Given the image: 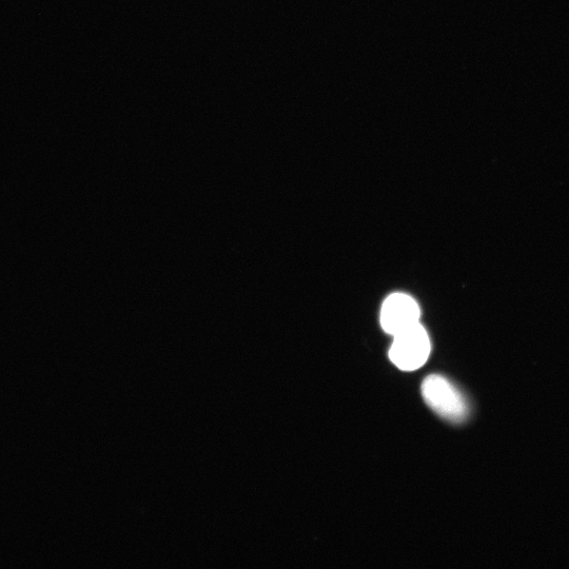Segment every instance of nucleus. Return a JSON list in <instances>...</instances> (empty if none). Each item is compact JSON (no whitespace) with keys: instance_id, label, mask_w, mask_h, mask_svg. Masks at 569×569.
Returning a JSON list of instances; mask_svg holds the SVG:
<instances>
[{"instance_id":"2","label":"nucleus","mask_w":569,"mask_h":569,"mask_svg":"<svg viewBox=\"0 0 569 569\" xmlns=\"http://www.w3.org/2000/svg\"><path fill=\"white\" fill-rule=\"evenodd\" d=\"M431 344L428 333L421 323L405 329L394 336L389 358L399 369L414 371L428 360Z\"/></svg>"},{"instance_id":"3","label":"nucleus","mask_w":569,"mask_h":569,"mask_svg":"<svg viewBox=\"0 0 569 569\" xmlns=\"http://www.w3.org/2000/svg\"><path fill=\"white\" fill-rule=\"evenodd\" d=\"M421 311L417 302L405 293L389 296L381 310V325L392 337L420 323Z\"/></svg>"},{"instance_id":"1","label":"nucleus","mask_w":569,"mask_h":569,"mask_svg":"<svg viewBox=\"0 0 569 569\" xmlns=\"http://www.w3.org/2000/svg\"><path fill=\"white\" fill-rule=\"evenodd\" d=\"M422 396L431 409L450 422L460 423L468 416V404L461 391L443 376L427 377L422 384Z\"/></svg>"}]
</instances>
